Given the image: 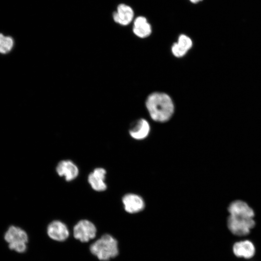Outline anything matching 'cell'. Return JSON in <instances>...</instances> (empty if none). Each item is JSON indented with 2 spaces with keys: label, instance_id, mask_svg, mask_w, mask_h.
Returning a JSON list of instances; mask_svg holds the SVG:
<instances>
[{
  "label": "cell",
  "instance_id": "obj_1",
  "mask_svg": "<svg viewBox=\"0 0 261 261\" xmlns=\"http://www.w3.org/2000/svg\"><path fill=\"white\" fill-rule=\"evenodd\" d=\"M228 211L227 226L233 234L246 235L255 226V212L246 201L241 199L232 201L228 206Z\"/></svg>",
  "mask_w": 261,
  "mask_h": 261
},
{
  "label": "cell",
  "instance_id": "obj_2",
  "mask_svg": "<svg viewBox=\"0 0 261 261\" xmlns=\"http://www.w3.org/2000/svg\"><path fill=\"white\" fill-rule=\"evenodd\" d=\"M145 106L151 118L159 122L168 121L174 110L171 98L163 92H156L149 94L146 99Z\"/></svg>",
  "mask_w": 261,
  "mask_h": 261
},
{
  "label": "cell",
  "instance_id": "obj_3",
  "mask_svg": "<svg viewBox=\"0 0 261 261\" xmlns=\"http://www.w3.org/2000/svg\"><path fill=\"white\" fill-rule=\"evenodd\" d=\"M91 253L99 260L107 261L119 253L118 242L111 235L104 234L93 242L89 247Z\"/></svg>",
  "mask_w": 261,
  "mask_h": 261
},
{
  "label": "cell",
  "instance_id": "obj_4",
  "mask_svg": "<svg viewBox=\"0 0 261 261\" xmlns=\"http://www.w3.org/2000/svg\"><path fill=\"white\" fill-rule=\"evenodd\" d=\"M9 248L18 253H24L27 248L29 237L27 232L20 227L10 226L4 235Z\"/></svg>",
  "mask_w": 261,
  "mask_h": 261
},
{
  "label": "cell",
  "instance_id": "obj_5",
  "mask_svg": "<svg viewBox=\"0 0 261 261\" xmlns=\"http://www.w3.org/2000/svg\"><path fill=\"white\" fill-rule=\"evenodd\" d=\"M97 233L95 225L87 219L79 221L73 227L74 237L82 242H87L94 238Z\"/></svg>",
  "mask_w": 261,
  "mask_h": 261
},
{
  "label": "cell",
  "instance_id": "obj_6",
  "mask_svg": "<svg viewBox=\"0 0 261 261\" xmlns=\"http://www.w3.org/2000/svg\"><path fill=\"white\" fill-rule=\"evenodd\" d=\"M57 174L68 182L72 181L78 176L79 170L77 165L70 160L59 161L56 167Z\"/></svg>",
  "mask_w": 261,
  "mask_h": 261
},
{
  "label": "cell",
  "instance_id": "obj_7",
  "mask_svg": "<svg viewBox=\"0 0 261 261\" xmlns=\"http://www.w3.org/2000/svg\"><path fill=\"white\" fill-rule=\"evenodd\" d=\"M106 170L102 167L95 168L87 176V182L91 188L98 192L105 191L107 188L105 182Z\"/></svg>",
  "mask_w": 261,
  "mask_h": 261
},
{
  "label": "cell",
  "instance_id": "obj_8",
  "mask_svg": "<svg viewBox=\"0 0 261 261\" xmlns=\"http://www.w3.org/2000/svg\"><path fill=\"white\" fill-rule=\"evenodd\" d=\"M122 202L124 210L130 214L139 213L145 207V202L143 198L136 194H126L123 196Z\"/></svg>",
  "mask_w": 261,
  "mask_h": 261
},
{
  "label": "cell",
  "instance_id": "obj_9",
  "mask_svg": "<svg viewBox=\"0 0 261 261\" xmlns=\"http://www.w3.org/2000/svg\"><path fill=\"white\" fill-rule=\"evenodd\" d=\"M47 234L53 240L62 242L69 237V230L63 222L55 220L51 222L47 227Z\"/></svg>",
  "mask_w": 261,
  "mask_h": 261
},
{
  "label": "cell",
  "instance_id": "obj_10",
  "mask_svg": "<svg viewBox=\"0 0 261 261\" xmlns=\"http://www.w3.org/2000/svg\"><path fill=\"white\" fill-rule=\"evenodd\" d=\"M150 131V125L144 118H140L133 122L129 130L130 136L136 140H142L146 138Z\"/></svg>",
  "mask_w": 261,
  "mask_h": 261
},
{
  "label": "cell",
  "instance_id": "obj_11",
  "mask_svg": "<svg viewBox=\"0 0 261 261\" xmlns=\"http://www.w3.org/2000/svg\"><path fill=\"white\" fill-rule=\"evenodd\" d=\"M134 17L133 9L129 5L121 3L117 6L116 11L113 14V18L115 22L122 25L127 26Z\"/></svg>",
  "mask_w": 261,
  "mask_h": 261
},
{
  "label": "cell",
  "instance_id": "obj_12",
  "mask_svg": "<svg viewBox=\"0 0 261 261\" xmlns=\"http://www.w3.org/2000/svg\"><path fill=\"white\" fill-rule=\"evenodd\" d=\"M192 46L191 39L187 35L182 34L179 36L177 42L173 44L172 52L175 57L181 58L187 54Z\"/></svg>",
  "mask_w": 261,
  "mask_h": 261
},
{
  "label": "cell",
  "instance_id": "obj_13",
  "mask_svg": "<svg viewBox=\"0 0 261 261\" xmlns=\"http://www.w3.org/2000/svg\"><path fill=\"white\" fill-rule=\"evenodd\" d=\"M234 254L238 257L250 259L255 254V248L253 244L249 240L236 242L233 246Z\"/></svg>",
  "mask_w": 261,
  "mask_h": 261
},
{
  "label": "cell",
  "instance_id": "obj_14",
  "mask_svg": "<svg viewBox=\"0 0 261 261\" xmlns=\"http://www.w3.org/2000/svg\"><path fill=\"white\" fill-rule=\"evenodd\" d=\"M132 31L136 36L145 38L151 34L152 28L145 16H139L134 20Z\"/></svg>",
  "mask_w": 261,
  "mask_h": 261
},
{
  "label": "cell",
  "instance_id": "obj_15",
  "mask_svg": "<svg viewBox=\"0 0 261 261\" xmlns=\"http://www.w3.org/2000/svg\"><path fill=\"white\" fill-rule=\"evenodd\" d=\"M14 40L10 36H4L0 33V53L6 54L13 48Z\"/></svg>",
  "mask_w": 261,
  "mask_h": 261
},
{
  "label": "cell",
  "instance_id": "obj_16",
  "mask_svg": "<svg viewBox=\"0 0 261 261\" xmlns=\"http://www.w3.org/2000/svg\"><path fill=\"white\" fill-rule=\"evenodd\" d=\"M189 0L191 3L196 4V3H197L199 2L200 1H202V0Z\"/></svg>",
  "mask_w": 261,
  "mask_h": 261
}]
</instances>
